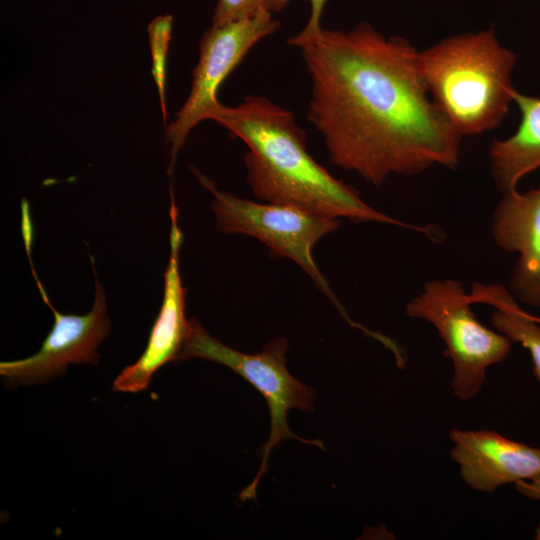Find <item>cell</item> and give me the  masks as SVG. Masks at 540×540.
I'll return each instance as SVG.
<instances>
[{
	"instance_id": "obj_16",
	"label": "cell",
	"mask_w": 540,
	"mask_h": 540,
	"mask_svg": "<svg viewBox=\"0 0 540 540\" xmlns=\"http://www.w3.org/2000/svg\"><path fill=\"white\" fill-rule=\"evenodd\" d=\"M290 1L291 0H268L267 9L271 13L280 12L285 8V6ZM309 1L311 3V15L309 17V21L299 34H297L296 36H293V38L298 39V40L308 39L314 36L315 34H317L321 30L320 17L323 11V7L327 0H309Z\"/></svg>"
},
{
	"instance_id": "obj_8",
	"label": "cell",
	"mask_w": 540,
	"mask_h": 540,
	"mask_svg": "<svg viewBox=\"0 0 540 540\" xmlns=\"http://www.w3.org/2000/svg\"><path fill=\"white\" fill-rule=\"evenodd\" d=\"M25 250L40 295L54 315V325L38 352L24 359L0 363V375L13 385L50 381L63 375L69 364L96 365L100 360L97 348L110 331L106 295L98 280L92 257L95 280L92 309L85 315L63 314L51 304L35 272L30 255L31 246H26Z\"/></svg>"
},
{
	"instance_id": "obj_10",
	"label": "cell",
	"mask_w": 540,
	"mask_h": 540,
	"mask_svg": "<svg viewBox=\"0 0 540 540\" xmlns=\"http://www.w3.org/2000/svg\"><path fill=\"white\" fill-rule=\"evenodd\" d=\"M451 459L463 481L473 490L493 492L540 476V448L509 439L487 429H451Z\"/></svg>"
},
{
	"instance_id": "obj_13",
	"label": "cell",
	"mask_w": 540,
	"mask_h": 540,
	"mask_svg": "<svg viewBox=\"0 0 540 540\" xmlns=\"http://www.w3.org/2000/svg\"><path fill=\"white\" fill-rule=\"evenodd\" d=\"M469 297L472 304L483 303L495 309L491 315L493 327L529 352L533 373L540 385V323L520 306L503 285L476 282Z\"/></svg>"
},
{
	"instance_id": "obj_12",
	"label": "cell",
	"mask_w": 540,
	"mask_h": 540,
	"mask_svg": "<svg viewBox=\"0 0 540 540\" xmlns=\"http://www.w3.org/2000/svg\"><path fill=\"white\" fill-rule=\"evenodd\" d=\"M513 102L521 115L517 130L489 148L491 174L503 193L517 189L522 178L540 168V98L515 91Z\"/></svg>"
},
{
	"instance_id": "obj_18",
	"label": "cell",
	"mask_w": 540,
	"mask_h": 540,
	"mask_svg": "<svg viewBox=\"0 0 540 540\" xmlns=\"http://www.w3.org/2000/svg\"><path fill=\"white\" fill-rule=\"evenodd\" d=\"M534 539L540 540V524L535 529Z\"/></svg>"
},
{
	"instance_id": "obj_9",
	"label": "cell",
	"mask_w": 540,
	"mask_h": 540,
	"mask_svg": "<svg viewBox=\"0 0 540 540\" xmlns=\"http://www.w3.org/2000/svg\"><path fill=\"white\" fill-rule=\"evenodd\" d=\"M169 234L170 254L164 272V293L161 308L152 326L147 346L133 364L127 366L113 382V390L137 393L146 389L153 374L163 365L178 361L190 332V319L185 316L186 288L179 270V253L183 233L178 225V209L172 190Z\"/></svg>"
},
{
	"instance_id": "obj_7",
	"label": "cell",
	"mask_w": 540,
	"mask_h": 540,
	"mask_svg": "<svg viewBox=\"0 0 540 540\" xmlns=\"http://www.w3.org/2000/svg\"><path fill=\"white\" fill-rule=\"evenodd\" d=\"M279 26L272 13L262 8L248 19L212 25L205 31L190 94L166 132V140L170 144L169 173L173 171L178 153L190 131L199 122L208 119L219 106L216 93L220 84L258 41L273 34Z\"/></svg>"
},
{
	"instance_id": "obj_1",
	"label": "cell",
	"mask_w": 540,
	"mask_h": 540,
	"mask_svg": "<svg viewBox=\"0 0 540 540\" xmlns=\"http://www.w3.org/2000/svg\"><path fill=\"white\" fill-rule=\"evenodd\" d=\"M288 44L306 64L307 118L333 164L375 186L391 175L458 165L462 136L431 97L409 41L360 23Z\"/></svg>"
},
{
	"instance_id": "obj_19",
	"label": "cell",
	"mask_w": 540,
	"mask_h": 540,
	"mask_svg": "<svg viewBox=\"0 0 540 540\" xmlns=\"http://www.w3.org/2000/svg\"><path fill=\"white\" fill-rule=\"evenodd\" d=\"M532 316H533V318H534L535 321H537L538 323H540V316H534V315H532Z\"/></svg>"
},
{
	"instance_id": "obj_11",
	"label": "cell",
	"mask_w": 540,
	"mask_h": 540,
	"mask_svg": "<svg viewBox=\"0 0 540 540\" xmlns=\"http://www.w3.org/2000/svg\"><path fill=\"white\" fill-rule=\"evenodd\" d=\"M491 233L498 247L518 255L509 291L518 302L540 307V188L503 193Z\"/></svg>"
},
{
	"instance_id": "obj_6",
	"label": "cell",
	"mask_w": 540,
	"mask_h": 540,
	"mask_svg": "<svg viewBox=\"0 0 540 540\" xmlns=\"http://www.w3.org/2000/svg\"><path fill=\"white\" fill-rule=\"evenodd\" d=\"M469 293L454 279L426 282L407 303L409 317L432 324L442 339L445 357L452 362L451 387L460 400L474 398L482 389L487 369L504 361L512 341L478 321Z\"/></svg>"
},
{
	"instance_id": "obj_5",
	"label": "cell",
	"mask_w": 540,
	"mask_h": 540,
	"mask_svg": "<svg viewBox=\"0 0 540 540\" xmlns=\"http://www.w3.org/2000/svg\"><path fill=\"white\" fill-rule=\"evenodd\" d=\"M288 341L280 337L270 341L255 354L235 350L213 336L195 318L190 319V332L178 361L200 358L224 365L249 382L266 400L271 419L269 438L262 447L258 473L239 494L241 502L254 499L259 480L266 472L270 453L286 439L323 449L320 440H307L292 432L288 426L287 413L291 409L311 411L314 393L312 389L295 379L286 366Z\"/></svg>"
},
{
	"instance_id": "obj_15",
	"label": "cell",
	"mask_w": 540,
	"mask_h": 540,
	"mask_svg": "<svg viewBox=\"0 0 540 540\" xmlns=\"http://www.w3.org/2000/svg\"><path fill=\"white\" fill-rule=\"evenodd\" d=\"M268 0H218L213 16V25L248 19L260 9L267 8Z\"/></svg>"
},
{
	"instance_id": "obj_4",
	"label": "cell",
	"mask_w": 540,
	"mask_h": 540,
	"mask_svg": "<svg viewBox=\"0 0 540 540\" xmlns=\"http://www.w3.org/2000/svg\"><path fill=\"white\" fill-rule=\"evenodd\" d=\"M200 184L213 196L211 208L219 231L243 234L265 244L271 254L295 262L337 308L344 319L368 336L381 341L383 335L353 321L319 270L312 250L316 243L340 225L339 219L273 203H259L219 190L215 182L190 167Z\"/></svg>"
},
{
	"instance_id": "obj_2",
	"label": "cell",
	"mask_w": 540,
	"mask_h": 540,
	"mask_svg": "<svg viewBox=\"0 0 540 540\" xmlns=\"http://www.w3.org/2000/svg\"><path fill=\"white\" fill-rule=\"evenodd\" d=\"M248 147L246 179L256 198L352 222L425 228L399 221L367 204L358 191L332 176L309 154L294 114L264 96L248 95L235 107L219 106L209 118Z\"/></svg>"
},
{
	"instance_id": "obj_17",
	"label": "cell",
	"mask_w": 540,
	"mask_h": 540,
	"mask_svg": "<svg viewBox=\"0 0 540 540\" xmlns=\"http://www.w3.org/2000/svg\"><path fill=\"white\" fill-rule=\"evenodd\" d=\"M516 490L531 500L540 501V476L515 484Z\"/></svg>"
},
{
	"instance_id": "obj_14",
	"label": "cell",
	"mask_w": 540,
	"mask_h": 540,
	"mask_svg": "<svg viewBox=\"0 0 540 540\" xmlns=\"http://www.w3.org/2000/svg\"><path fill=\"white\" fill-rule=\"evenodd\" d=\"M172 21L171 15L159 16L148 27L153 58L152 74L157 84L164 122H166L167 117L165 100L166 55L171 39Z\"/></svg>"
},
{
	"instance_id": "obj_3",
	"label": "cell",
	"mask_w": 540,
	"mask_h": 540,
	"mask_svg": "<svg viewBox=\"0 0 540 540\" xmlns=\"http://www.w3.org/2000/svg\"><path fill=\"white\" fill-rule=\"evenodd\" d=\"M429 93L461 136L497 127L516 91L515 54L493 29L451 36L418 52Z\"/></svg>"
}]
</instances>
